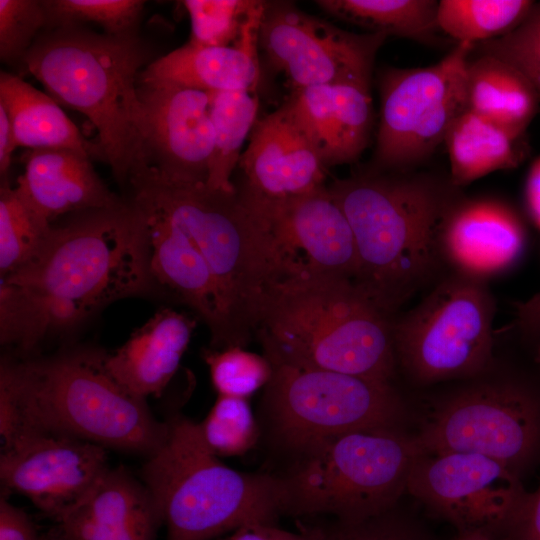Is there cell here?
I'll list each match as a JSON object with an SVG mask.
<instances>
[{"label": "cell", "mask_w": 540, "mask_h": 540, "mask_svg": "<svg viewBox=\"0 0 540 540\" xmlns=\"http://www.w3.org/2000/svg\"><path fill=\"white\" fill-rule=\"evenodd\" d=\"M158 293L143 222L125 199L53 226L39 253L0 279V341L25 355L77 331L110 303Z\"/></svg>", "instance_id": "6da1fadb"}, {"label": "cell", "mask_w": 540, "mask_h": 540, "mask_svg": "<svg viewBox=\"0 0 540 540\" xmlns=\"http://www.w3.org/2000/svg\"><path fill=\"white\" fill-rule=\"evenodd\" d=\"M328 189L353 233V282L385 314L395 317L446 273L438 236L446 213L463 195L449 176L368 168L335 179Z\"/></svg>", "instance_id": "7a4b0ae2"}, {"label": "cell", "mask_w": 540, "mask_h": 540, "mask_svg": "<svg viewBox=\"0 0 540 540\" xmlns=\"http://www.w3.org/2000/svg\"><path fill=\"white\" fill-rule=\"evenodd\" d=\"M106 353L71 347L45 357L3 358L2 444L40 428L146 458L160 449L168 436V421L158 420L146 399L110 374Z\"/></svg>", "instance_id": "3957f363"}, {"label": "cell", "mask_w": 540, "mask_h": 540, "mask_svg": "<svg viewBox=\"0 0 540 540\" xmlns=\"http://www.w3.org/2000/svg\"><path fill=\"white\" fill-rule=\"evenodd\" d=\"M128 183L130 197L178 226L203 256L217 295L211 348H245L267 297L283 279L256 212L237 189L226 192L170 178L144 161L132 169Z\"/></svg>", "instance_id": "277c9868"}, {"label": "cell", "mask_w": 540, "mask_h": 540, "mask_svg": "<svg viewBox=\"0 0 540 540\" xmlns=\"http://www.w3.org/2000/svg\"><path fill=\"white\" fill-rule=\"evenodd\" d=\"M393 319L352 280L289 277L267 297L256 335L285 361L393 382Z\"/></svg>", "instance_id": "5b68a950"}, {"label": "cell", "mask_w": 540, "mask_h": 540, "mask_svg": "<svg viewBox=\"0 0 540 540\" xmlns=\"http://www.w3.org/2000/svg\"><path fill=\"white\" fill-rule=\"evenodd\" d=\"M149 51L137 34H99L83 26L46 29L21 69L56 101L84 114L98 131V147L119 182L140 160L142 106L136 84Z\"/></svg>", "instance_id": "8992f818"}, {"label": "cell", "mask_w": 540, "mask_h": 540, "mask_svg": "<svg viewBox=\"0 0 540 540\" xmlns=\"http://www.w3.org/2000/svg\"><path fill=\"white\" fill-rule=\"evenodd\" d=\"M168 424L166 441L140 473L166 540H216L244 525L276 524L286 514L281 476L232 469L207 448L198 423L175 417Z\"/></svg>", "instance_id": "52a82bcc"}, {"label": "cell", "mask_w": 540, "mask_h": 540, "mask_svg": "<svg viewBox=\"0 0 540 540\" xmlns=\"http://www.w3.org/2000/svg\"><path fill=\"white\" fill-rule=\"evenodd\" d=\"M401 428L352 431L306 445L287 475L286 514L353 524L395 508L423 452Z\"/></svg>", "instance_id": "ba28073f"}, {"label": "cell", "mask_w": 540, "mask_h": 540, "mask_svg": "<svg viewBox=\"0 0 540 540\" xmlns=\"http://www.w3.org/2000/svg\"><path fill=\"white\" fill-rule=\"evenodd\" d=\"M416 435L425 452H464L521 475L540 458V381L498 365L457 380Z\"/></svg>", "instance_id": "9c48e42d"}, {"label": "cell", "mask_w": 540, "mask_h": 540, "mask_svg": "<svg viewBox=\"0 0 540 540\" xmlns=\"http://www.w3.org/2000/svg\"><path fill=\"white\" fill-rule=\"evenodd\" d=\"M495 313L487 282L445 273L414 308L394 317L397 369L418 386L484 372L495 361Z\"/></svg>", "instance_id": "30bf717a"}, {"label": "cell", "mask_w": 540, "mask_h": 540, "mask_svg": "<svg viewBox=\"0 0 540 540\" xmlns=\"http://www.w3.org/2000/svg\"><path fill=\"white\" fill-rule=\"evenodd\" d=\"M272 375L263 407L277 439L296 451L366 429L401 428L403 397L393 382L305 367L264 352Z\"/></svg>", "instance_id": "8fae6325"}, {"label": "cell", "mask_w": 540, "mask_h": 540, "mask_svg": "<svg viewBox=\"0 0 540 540\" xmlns=\"http://www.w3.org/2000/svg\"><path fill=\"white\" fill-rule=\"evenodd\" d=\"M475 45L456 43L427 67L383 69L376 146L369 168L415 170L444 143L455 118L465 110L466 68Z\"/></svg>", "instance_id": "7c38bea8"}, {"label": "cell", "mask_w": 540, "mask_h": 540, "mask_svg": "<svg viewBox=\"0 0 540 540\" xmlns=\"http://www.w3.org/2000/svg\"><path fill=\"white\" fill-rule=\"evenodd\" d=\"M387 36L343 30L288 1H265L259 47L294 89L337 83L370 84Z\"/></svg>", "instance_id": "4fadbf2b"}, {"label": "cell", "mask_w": 540, "mask_h": 540, "mask_svg": "<svg viewBox=\"0 0 540 540\" xmlns=\"http://www.w3.org/2000/svg\"><path fill=\"white\" fill-rule=\"evenodd\" d=\"M407 492L459 530L480 529L500 538L528 492L521 477L491 458L464 452L423 451Z\"/></svg>", "instance_id": "5bb4252c"}, {"label": "cell", "mask_w": 540, "mask_h": 540, "mask_svg": "<svg viewBox=\"0 0 540 540\" xmlns=\"http://www.w3.org/2000/svg\"><path fill=\"white\" fill-rule=\"evenodd\" d=\"M239 193L258 215L283 278L354 280L357 257L353 233L328 187L278 200H258Z\"/></svg>", "instance_id": "9a60e30c"}, {"label": "cell", "mask_w": 540, "mask_h": 540, "mask_svg": "<svg viewBox=\"0 0 540 540\" xmlns=\"http://www.w3.org/2000/svg\"><path fill=\"white\" fill-rule=\"evenodd\" d=\"M110 469L107 449L90 441L32 428L2 445L0 479L56 522L78 505Z\"/></svg>", "instance_id": "2e32d148"}, {"label": "cell", "mask_w": 540, "mask_h": 540, "mask_svg": "<svg viewBox=\"0 0 540 540\" xmlns=\"http://www.w3.org/2000/svg\"><path fill=\"white\" fill-rule=\"evenodd\" d=\"M138 84L139 161L170 178L206 183L214 143L209 92L167 82Z\"/></svg>", "instance_id": "e0dca14e"}, {"label": "cell", "mask_w": 540, "mask_h": 540, "mask_svg": "<svg viewBox=\"0 0 540 540\" xmlns=\"http://www.w3.org/2000/svg\"><path fill=\"white\" fill-rule=\"evenodd\" d=\"M525 237L523 223L509 205L462 195L442 222L439 255L446 273L488 283L515 266L523 254Z\"/></svg>", "instance_id": "ac0fdd59"}, {"label": "cell", "mask_w": 540, "mask_h": 540, "mask_svg": "<svg viewBox=\"0 0 540 540\" xmlns=\"http://www.w3.org/2000/svg\"><path fill=\"white\" fill-rule=\"evenodd\" d=\"M238 165L245 180L238 191L258 200H278L324 185L327 169L284 105L257 120Z\"/></svg>", "instance_id": "d6986e66"}, {"label": "cell", "mask_w": 540, "mask_h": 540, "mask_svg": "<svg viewBox=\"0 0 540 540\" xmlns=\"http://www.w3.org/2000/svg\"><path fill=\"white\" fill-rule=\"evenodd\" d=\"M283 105L327 170L355 162L368 146L373 126L368 83L294 89Z\"/></svg>", "instance_id": "ffe728a7"}, {"label": "cell", "mask_w": 540, "mask_h": 540, "mask_svg": "<svg viewBox=\"0 0 540 540\" xmlns=\"http://www.w3.org/2000/svg\"><path fill=\"white\" fill-rule=\"evenodd\" d=\"M56 523L63 540H156L163 525L146 485L124 467L110 468Z\"/></svg>", "instance_id": "44dd1931"}, {"label": "cell", "mask_w": 540, "mask_h": 540, "mask_svg": "<svg viewBox=\"0 0 540 540\" xmlns=\"http://www.w3.org/2000/svg\"><path fill=\"white\" fill-rule=\"evenodd\" d=\"M141 216L151 278L158 293H170L189 306L208 327L218 324L217 295L209 268L194 242L148 204L127 199Z\"/></svg>", "instance_id": "7402d4cb"}, {"label": "cell", "mask_w": 540, "mask_h": 540, "mask_svg": "<svg viewBox=\"0 0 540 540\" xmlns=\"http://www.w3.org/2000/svg\"><path fill=\"white\" fill-rule=\"evenodd\" d=\"M90 158L72 149L29 150L16 189L50 223L69 213L122 206L125 199L108 189Z\"/></svg>", "instance_id": "603a6c76"}, {"label": "cell", "mask_w": 540, "mask_h": 540, "mask_svg": "<svg viewBox=\"0 0 540 540\" xmlns=\"http://www.w3.org/2000/svg\"><path fill=\"white\" fill-rule=\"evenodd\" d=\"M264 7L265 1L236 44L207 47L188 42L152 61L138 82H167L207 92H255L261 76L258 48Z\"/></svg>", "instance_id": "cb8c5ba5"}, {"label": "cell", "mask_w": 540, "mask_h": 540, "mask_svg": "<svg viewBox=\"0 0 540 540\" xmlns=\"http://www.w3.org/2000/svg\"><path fill=\"white\" fill-rule=\"evenodd\" d=\"M195 326L189 316L162 308L121 347L106 353V367L134 395L158 397L177 372Z\"/></svg>", "instance_id": "d4e9b609"}, {"label": "cell", "mask_w": 540, "mask_h": 540, "mask_svg": "<svg viewBox=\"0 0 540 540\" xmlns=\"http://www.w3.org/2000/svg\"><path fill=\"white\" fill-rule=\"evenodd\" d=\"M0 104L10 119L17 148L72 149L102 158L98 144L83 137L52 97L20 76L1 71Z\"/></svg>", "instance_id": "484cf974"}, {"label": "cell", "mask_w": 540, "mask_h": 540, "mask_svg": "<svg viewBox=\"0 0 540 540\" xmlns=\"http://www.w3.org/2000/svg\"><path fill=\"white\" fill-rule=\"evenodd\" d=\"M539 102L530 82L508 62L488 54L469 59L466 110L523 134Z\"/></svg>", "instance_id": "4316f807"}, {"label": "cell", "mask_w": 540, "mask_h": 540, "mask_svg": "<svg viewBox=\"0 0 540 540\" xmlns=\"http://www.w3.org/2000/svg\"><path fill=\"white\" fill-rule=\"evenodd\" d=\"M522 135L465 109L444 139L451 182L462 188L492 172L516 167L523 158Z\"/></svg>", "instance_id": "83f0119b"}, {"label": "cell", "mask_w": 540, "mask_h": 540, "mask_svg": "<svg viewBox=\"0 0 540 540\" xmlns=\"http://www.w3.org/2000/svg\"><path fill=\"white\" fill-rule=\"evenodd\" d=\"M316 4L368 33L431 43L439 31L434 0H318Z\"/></svg>", "instance_id": "f1b7e54d"}, {"label": "cell", "mask_w": 540, "mask_h": 540, "mask_svg": "<svg viewBox=\"0 0 540 540\" xmlns=\"http://www.w3.org/2000/svg\"><path fill=\"white\" fill-rule=\"evenodd\" d=\"M209 94L214 143L206 185L214 190L234 192L231 176L245 139L257 122L258 96L243 90Z\"/></svg>", "instance_id": "f546056e"}, {"label": "cell", "mask_w": 540, "mask_h": 540, "mask_svg": "<svg viewBox=\"0 0 540 540\" xmlns=\"http://www.w3.org/2000/svg\"><path fill=\"white\" fill-rule=\"evenodd\" d=\"M534 3L531 0H440L437 25L439 31L456 43L476 46L511 31Z\"/></svg>", "instance_id": "4dcf8cb0"}, {"label": "cell", "mask_w": 540, "mask_h": 540, "mask_svg": "<svg viewBox=\"0 0 540 540\" xmlns=\"http://www.w3.org/2000/svg\"><path fill=\"white\" fill-rule=\"evenodd\" d=\"M52 223L35 211L16 187L4 179L0 188V275L31 261L52 231Z\"/></svg>", "instance_id": "1f68e13d"}, {"label": "cell", "mask_w": 540, "mask_h": 540, "mask_svg": "<svg viewBox=\"0 0 540 540\" xmlns=\"http://www.w3.org/2000/svg\"><path fill=\"white\" fill-rule=\"evenodd\" d=\"M198 429L207 448L217 457L243 455L259 437L247 399L233 396L218 395Z\"/></svg>", "instance_id": "d6a6232c"}, {"label": "cell", "mask_w": 540, "mask_h": 540, "mask_svg": "<svg viewBox=\"0 0 540 540\" xmlns=\"http://www.w3.org/2000/svg\"><path fill=\"white\" fill-rule=\"evenodd\" d=\"M264 1L259 0H186L191 22L189 43L207 47L236 44L243 30Z\"/></svg>", "instance_id": "836d02e7"}, {"label": "cell", "mask_w": 540, "mask_h": 540, "mask_svg": "<svg viewBox=\"0 0 540 540\" xmlns=\"http://www.w3.org/2000/svg\"><path fill=\"white\" fill-rule=\"evenodd\" d=\"M145 1L139 0H45L47 29L94 23L106 34H136ZM46 30V29H45Z\"/></svg>", "instance_id": "e575fe53"}, {"label": "cell", "mask_w": 540, "mask_h": 540, "mask_svg": "<svg viewBox=\"0 0 540 540\" xmlns=\"http://www.w3.org/2000/svg\"><path fill=\"white\" fill-rule=\"evenodd\" d=\"M202 357L218 395L247 399L265 387L272 375V366L265 355L249 352L243 347L205 349Z\"/></svg>", "instance_id": "d590c367"}, {"label": "cell", "mask_w": 540, "mask_h": 540, "mask_svg": "<svg viewBox=\"0 0 540 540\" xmlns=\"http://www.w3.org/2000/svg\"><path fill=\"white\" fill-rule=\"evenodd\" d=\"M479 54L500 58L520 71L540 100V3L511 31L479 44Z\"/></svg>", "instance_id": "8d00e7d4"}, {"label": "cell", "mask_w": 540, "mask_h": 540, "mask_svg": "<svg viewBox=\"0 0 540 540\" xmlns=\"http://www.w3.org/2000/svg\"><path fill=\"white\" fill-rule=\"evenodd\" d=\"M47 14L43 1L0 0V58L2 62L18 65L47 29Z\"/></svg>", "instance_id": "74e56055"}, {"label": "cell", "mask_w": 540, "mask_h": 540, "mask_svg": "<svg viewBox=\"0 0 540 540\" xmlns=\"http://www.w3.org/2000/svg\"><path fill=\"white\" fill-rule=\"evenodd\" d=\"M394 509L358 523L338 522L328 531L330 540H430L415 522Z\"/></svg>", "instance_id": "f35d334b"}, {"label": "cell", "mask_w": 540, "mask_h": 540, "mask_svg": "<svg viewBox=\"0 0 540 540\" xmlns=\"http://www.w3.org/2000/svg\"><path fill=\"white\" fill-rule=\"evenodd\" d=\"M321 528H302L297 532L282 529L277 524H249L239 527L216 540H326Z\"/></svg>", "instance_id": "ab89813d"}, {"label": "cell", "mask_w": 540, "mask_h": 540, "mask_svg": "<svg viewBox=\"0 0 540 540\" xmlns=\"http://www.w3.org/2000/svg\"><path fill=\"white\" fill-rule=\"evenodd\" d=\"M499 540H540V485L535 492L527 494Z\"/></svg>", "instance_id": "60d3db41"}, {"label": "cell", "mask_w": 540, "mask_h": 540, "mask_svg": "<svg viewBox=\"0 0 540 540\" xmlns=\"http://www.w3.org/2000/svg\"><path fill=\"white\" fill-rule=\"evenodd\" d=\"M29 516L3 496L0 500V540H44Z\"/></svg>", "instance_id": "b9f144b4"}, {"label": "cell", "mask_w": 540, "mask_h": 540, "mask_svg": "<svg viewBox=\"0 0 540 540\" xmlns=\"http://www.w3.org/2000/svg\"><path fill=\"white\" fill-rule=\"evenodd\" d=\"M514 327L526 338L540 336V292L517 304Z\"/></svg>", "instance_id": "7bdbcfd3"}, {"label": "cell", "mask_w": 540, "mask_h": 540, "mask_svg": "<svg viewBox=\"0 0 540 540\" xmlns=\"http://www.w3.org/2000/svg\"><path fill=\"white\" fill-rule=\"evenodd\" d=\"M12 125L5 108L0 104V174L5 179L16 149Z\"/></svg>", "instance_id": "ee69618b"}, {"label": "cell", "mask_w": 540, "mask_h": 540, "mask_svg": "<svg viewBox=\"0 0 540 540\" xmlns=\"http://www.w3.org/2000/svg\"><path fill=\"white\" fill-rule=\"evenodd\" d=\"M526 201L532 219L540 228V157L533 163L527 177Z\"/></svg>", "instance_id": "f6af8a7d"}, {"label": "cell", "mask_w": 540, "mask_h": 540, "mask_svg": "<svg viewBox=\"0 0 540 540\" xmlns=\"http://www.w3.org/2000/svg\"><path fill=\"white\" fill-rule=\"evenodd\" d=\"M452 540H499L493 534L480 530V529H469V530H459Z\"/></svg>", "instance_id": "bcb514c9"}, {"label": "cell", "mask_w": 540, "mask_h": 540, "mask_svg": "<svg viewBox=\"0 0 540 540\" xmlns=\"http://www.w3.org/2000/svg\"><path fill=\"white\" fill-rule=\"evenodd\" d=\"M44 540H63L58 528L55 526L50 531L45 533Z\"/></svg>", "instance_id": "7dc6e473"}, {"label": "cell", "mask_w": 540, "mask_h": 540, "mask_svg": "<svg viewBox=\"0 0 540 540\" xmlns=\"http://www.w3.org/2000/svg\"><path fill=\"white\" fill-rule=\"evenodd\" d=\"M326 540H330V537H329V532L327 531V538Z\"/></svg>", "instance_id": "c3c4849f"}]
</instances>
